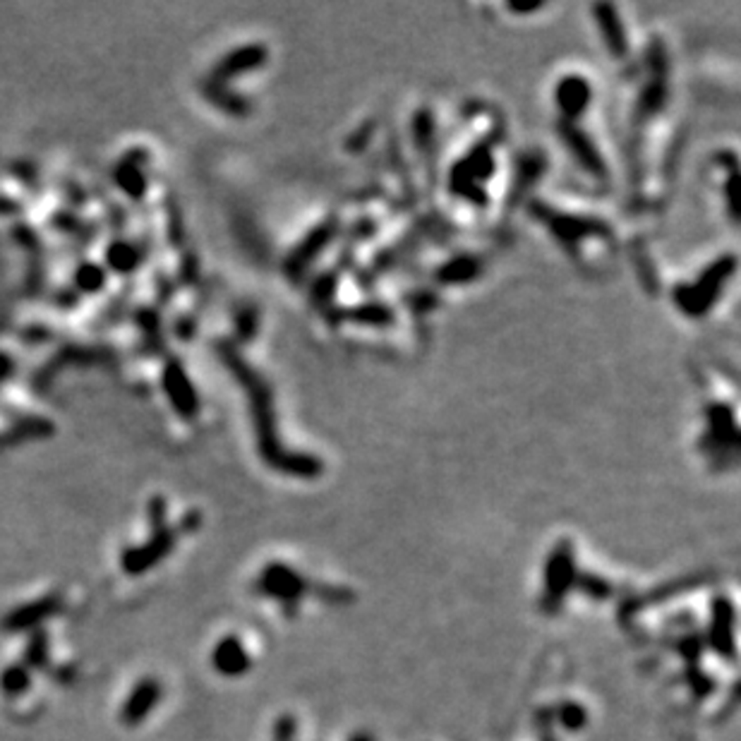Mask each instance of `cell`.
Masks as SVG:
<instances>
[{
	"label": "cell",
	"mask_w": 741,
	"mask_h": 741,
	"mask_svg": "<svg viewBox=\"0 0 741 741\" xmlns=\"http://www.w3.org/2000/svg\"><path fill=\"white\" fill-rule=\"evenodd\" d=\"M329 238H331V225H322V228H317V231L312 233L310 238H307V243H305L303 250L298 252V257H295L293 266H305V262H310L317 252H322V247L329 243Z\"/></svg>",
	"instance_id": "obj_15"
},
{
	"label": "cell",
	"mask_w": 741,
	"mask_h": 741,
	"mask_svg": "<svg viewBox=\"0 0 741 741\" xmlns=\"http://www.w3.org/2000/svg\"><path fill=\"white\" fill-rule=\"evenodd\" d=\"M295 732H298L295 717L293 715H281L276 725H274V741H295Z\"/></svg>",
	"instance_id": "obj_18"
},
{
	"label": "cell",
	"mask_w": 741,
	"mask_h": 741,
	"mask_svg": "<svg viewBox=\"0 0 741 741\" xmlns=\"http://www.w3.org/2000/svg\"><path fill=\"white\" fill-rule=\"evenodd\" d=\"M351 741H375V739H372V736L367 735V732H360V735H355V736H353Z\"/></svg>",
	"instance_id": "obj_19"
},
{
	"label": "cell",
	"mask_w": 741,
	"mask_h": 741,
	"mask_svg": "<svg viewBox=\"0 0 741 741\" xmlns=\"http://www.w3.org/2000/svg\"><path fill=\"white\" fill-rule=\"evenodd\" d=\"M480 274V262L470 257H461L454 259L449 265L442 269V278L444 281H470Z\"/></svg>",
	"instance_id": "obj_14"
},
{
	"label": "cell",
	"mask_w": 741,
	"mask_h": 741,
	"mask_svg": "<svg viewBox=\"0 0 741 741\" xmlns=\"http://www.w3.org/2000/svg\"><path fill=\"white\" fill-rule=\"evenodd\" d=\"M590 101V85L581 80L578 75H571L562 85L556 86V104L562 108L566 118H576L578 113L586 111Z\"/></svg>",
	"instance_id": "obj_9"
},
{
	"label": "cell",
	"mask_w": 741,
	"mask_h": 741,
	"mask_svg": "<svg viewBox=\"0 0 741 741\" xmlns=\"http://www.w3.org/2000/svg\"><path fill=\"white\" fill-rule=\"evenodd\" d=\"M46 660H48V636L41 629L32 631L27 646H25V662H22V665L27 669H36L44 667Z\"/></svg>",
	"instance_id": "obj_13"
},
{
	"label": "cell",
	"mask_w": 741,
	"mask_h": 741,
	"mask_svg": "<svg viewBox=\"0 0 741 741\" xmlns=\"http://www.w3.org/2000/svg\"><path fill=\"white\" fill-rule=\"evenodd\" d=\"M576 588H583L590 597H597V600H605L612 593V586L607 581L597 576H581V574L576 578Z\"/></svg>",
	"instance_id": "obj_17"
},
{
	"label": "cell",
	"mask_w": 741,
	"mask_h": 741,
	"mask_svg": "<svg viewBox=\"0 0 741 741\" xmlns=\"http://www.w3.org/2000/svg\"><path fill=\"white\" fill-rule=\"evenodd\" d=\"M257 593H262L269 600H276L281 607H285V612H293L298 607V603L303 597H307L310 593H315V597H322L326 603H348L353 600V596L348 590L344 588H334V586H310V581L298 574L295 569H291L288 564H269L265 566V571L257 576Z\"/></svg>",
	"instance_id": "obj_1"
},
{
	"label": "cell",
	"mask_w": 741,
	"mask_h": 741,
	"mask_svg": "<svg viewBox=\"0 0 741 741\" xmlns=\"http://www.w3.org/2000/svg\"><path fill=\"white\" fill-rule=\"evenodd\" d=\"M543 741H556V739H555V735H552V732H549V727H547V725H545V727H543Z\"/></svg>",
	"instance_id": "obj_20"
},
{
	"label": "cell",
	"mask_w": 741,
	"mask_h": 741,
	"mask_svg": "<svg viewBox=\"0 0 741 741\" xmlns=\"http://www.w3.org/2000/svg\"><path fill=\"white\" fill-rule=\"evenodd\" d=\"M212 665L221 676L235 679L250 669V653L245 650L238 636H224L212 650Z\"/></svg>",
	"instance_id": "obj_8"
},
{
	"label": "cell",
	"mask_w": 741,
	"mask_h": 741,
	"mask_svg": "<svg viewBox=\"0 0 741 741\" xmlns=\"http://www.w3.org/2000/svg\"><path fill=\"white\" fill-rule=\"evenodd\" d=\"M596 13H597V25H600V29H603L605 44H607L612 54L622 55L624 48H626V39H624L622 22H619V17H616L615 7L600 5Z\"/></svg>",
	"instance_id": "obj_10"
},
{
	"label": "cell",
	"mask_w": 741,
	"mask_h": 741,
	"mask_svg": "<svg viewBox=\"0 0 741 741\" xmlns=\"http://www.w3.org/2000/svg\"><path fill=\"white\" fill-rule=\"evenodd\" d=\"M32 686V675L25 665H7L0 675V691L5 698H20Z\"/></svg>",
	"instance_id": "obj_12"
},
{
	"label": "cell",
	"mask_w": 741,
	"mask_h": 741,
	"mask_svg": "<svg viewBox=\"0 0 741 741\" xmlns=\"http://www.w3.org/2000/svg\"><path fill=\"white\" fill-rule=\"evenodd\" d=\"M564 137H566V142L571 145V149L576 152V159L581 161L586 168H588L593 175H605V164L603 159H600V154H597V149L593 145H590V139L583 137L578 130H574V127H566L564 130Z\"/></svg>",
	"instance_id": "obj_11"
},
{
	"label": "cell",
	"mask_w": 741,
	"mask_h": 741,
	"mask_svg": "<svg viewBox=\"0 0 741 741\" xmlns=\"http://www.w3.org/2000/svg\"><path fill=\"white\" fill-rule=\"evenodd\" d=\"M173 545H175V533L164 526V528L154 530V537L146 545L125 549V552H123V559H120V566H123V571L130 574V576H139V574L154 569V566L171 552Z\"/></svg>",
	"instance_id": "obj_4"
},
{
	"label": "cell",
	"mask_w": 741,
	"mask_h": 741,
	"mask_svg": "<svg viewBox=\"0 0 741 741\" xmlns=\"http://www.w3.org/2000/svg\"><path fill=\"white\" fill-rule=\"evenodd\" d=\"M556 715H559L562 727L571 729V732H578V729L586 727V722H588V715H586L583 706H578V703H562L559 710H556Z\"/></svg>",
	"instance_id": "obj_16"
},
{
	"label": "cell",
	"mask_w": 741,
	"mask_h": 741,
	"mask_svg": "<svg viewBox=\"0 0 741 741\" xmlns=\"http://www.w3.org/2000/svg\"><path fill=\"white\" fill-rule=\"evenodd\" d=\"M161 691L164 688H161L159 679H154V676L139 679L120 706V722L125 727H137L139 722H145L156 708V703L161 701Z\"/></svg>",
	"instance_id": "obj_6"
},
{
	"label": "cell",
	"mask_w": 741,
	"mask_h": 741,
	"mask_svg": "<svg viewBox=\"0 0 741 741\" xmlns=\"http://www.w3.org/2000/svg\"><path fill=\"white\" fill-rule=\"evenodd\" d=\"M735 607L727 597H717L713 605V619H710V643L725 660L735 662L736 641H735Z\"/></svg>",
	"instance_id": "obj_7"
},
{
	"label": "cell",
	"mask_w": 741,
	"mask_h": 741,
	"mask_svg": "<svg viewBox=\"0 0 741 741\" xmlns=\"http://www.w3.org/2000/svg\"><path fill=\"white\" fill-rule=\"evenodd\" d=\"M735 269V259H722L717 265L706 274V281H698L696 285H686V291H676V303L682 310H686L688 315H701V312L708 310V305L713 303L715 295H717V285L725 284V278L732 274Z\"/></svg>",
	"instance_id": "obj_3"
},
{
	"label": "cell",
	"mask_w": 741,
	"mask_h": 741,
	"mask_svg": "<svg viewBox=\"0 0 741 741\" xmlns=\"http://www.w3.org/2000/svg\"><path fill=\"white\" fill-rule=\"evenodd\" d=\"M576 556H574V545L559 543L547 564H545L543 578V596H540V607L545 615H556L562 609L564 600L569 596L571 588H576Z\"/></svg>",
	"instance_id": "obj_2"
},
{
	"label": "cell",
	"mask_w": 741,
	"mask_h": 741,
	"mask_svg": "<svg viewBox=\"0 0 741 741\" xmlns=\"http://www.w3.org/2000/svg\"><path fill=\"white\" fill-rule=\"evenodd\" d=\"M60 609V596H44L39 600H32V603H25L20 607L10 609L5 616H3V631L7 634H25V631H36L41 624L51 619L54 615H58Z\"/></svg>",
	"instance_id": "obj_5"
}]
</instances>
